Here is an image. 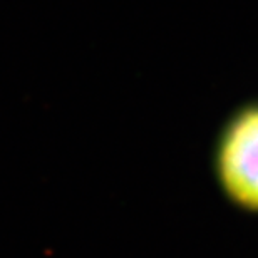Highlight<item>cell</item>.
<instances>
[{"instance_id":"cell-1","label":"cell","mask_w":258,"mask_h":258,"mask_svg":"<svg viewBox=\"0 0 258 258\" xmlns=\"http://www.w3.org/2000/svg\"><path fill=\"white\" fill-rule=\"evenodd\" d=\"M213 163L226 198L258 215V101L236 109L225 122Z\"/></svg>"}]
</instances>
